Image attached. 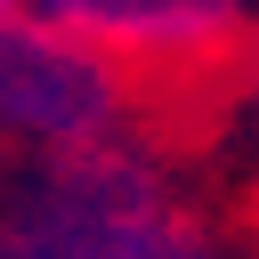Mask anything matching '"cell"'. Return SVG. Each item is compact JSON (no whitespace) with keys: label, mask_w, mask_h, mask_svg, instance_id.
<instances>
[{"label":"cell","mask_w":259,"mask_h":259,"mask_svg":"<svg viewBox=\"0 0 259 259\" xmlns=\"http://www.w3.org/2000/svg\"><path fill=\"white\" fill-rule=\"evenodd\" d=\"M0 243L16 259H227L146 130L57 162H16Z\"/></svg>","instance_id":"cell-1"},{"label":"cell","mask_w":259,"mask_h":259,"mask_svg":"<svg viewBox=\"0 0 259 259\" xmlns=\"http://www.w3.org/2000/svg\"><path fill=\"white\" fill-rule=\"evenodd\" d=\"M154 97L113 57L49 24L32 0L0 16V162H57L146 130Z\"/></svg>","instance_id":"cell-2"},{"label":"cell","mask_w":259,"mask_h":259,"mask_svg":"<svg viewBox=\"0 0 259 259\" xmlns=\"http://www.w3.org/2000/svg\"><path fill=\"white\" fill-rule=\"evenodd\" d=\"M32 8L73 40H89L97 57H113L130 81H146L154 105L162 89L235 73L259 32V0H32Z\"/></svg>","instance_id":"cell-3"},{"label":"cell","mask_w":259,"mask_h":259,"mask_svg":"<svg viewBox=\"0 0 259 259\" xmlns=\"http://www.w3.org/2000/svg\"><path fill=\"white\" fill-rule=\"evenodd\" d=\"M243 105H251V121H259V32H251V49H243Z\"/></svg>","instance_id":"cell-4"},{"label":"cell","mask_w":259,"mask_h":259,"mask_svg":"<svg viewBox=\"0 0 259 259\" xmlns=\"http://www.w3.org/2000/svg\"><path fill=\"white\" fill-rule=\"evenodd\" d=\"M8 8H24V0H0V16H8Z\"/></svg>","instance_id":"cell-5"}]
</instances>
